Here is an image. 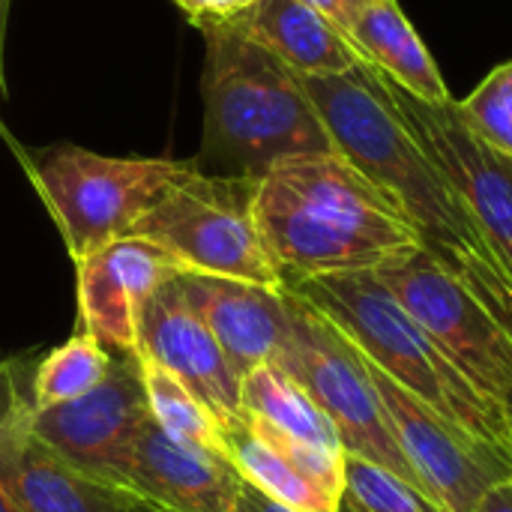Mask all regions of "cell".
<instances>
[{
	"label": "cell",
	"mask_w": 512,
	"mask_h": 512,
	"mask_svg": "<svg viewBox=\"0 0 512 512\" xmlns=\"http://www.w3.org/2000/svg\"><path fill=\"white\" fill-rule=\"evenodd\" d=\"M0 512H21L15 507V501H12L3 489H0Z\"/></svg>",
	"instance_id": "1f68e13d"
},
{
	"label": "cell",
	"mask_w": 512,
	"mask_h": 512,
	"mask_svg": "<svg viewBox=\"0 0 512 512\" xmlns=\"http://www.w3.org/2000/svg\"><path fill=\"white\" fill-rule=\"evenodd\" d=\"M234 512H294V510H288V507H282V504L270 501L267 495H261L258 489H252L249 483H243Z\"/></svg>",
	"instance_id": "83f0119b"
},
{
	"label": "cell",
	"mask_w": 512,
	"mask_h": 512,
	"mask_svg": "<svg viewBox=\"0 0 512 512\" xmlns=\"http://www.w3.org/2000/svg\"><path fill=\"white\" fill-rule=\"evenodd\" d=\"M288 300L291 330L273 366L288 372L330 417L345 453L375 462L408 480L414 489L426 492L393 435L363 354L330 318H324L291 288Z\"/></svg>",
	"instance_id": "52a82bcc"
},
{
	"label": "cell",
	"mask_w": 512,
	"mask_h": 512,
	"mask_svg": "<svg viewBox=\"0 0 512 512\" xmlns=\"http://www.w3.org/2000/svg\"><path fill=\"white\" fill-rule=\"evenodd\" d=\"M198 30L207 42L201 96L204 159L216 165L213 174L258 180L282 159L336 150L294 69L231 21Z\"/></svg>",
	"instance_id": "3957f363"
},
{
	"label": "cell",
	"mask_w": 512,
	"mask_h": 512,
	"mask_svg": "<svg viewBox=\"0 0 512 512\" xmlns=\"http://www.w3.org/2000/svg\"><path fill=\"white\" fill-rule=\"evenodd\" d=\"M174 3L198 27V24H207V21H231L240 12H246L255 0H174Z\"/></svg>",
	"instance_id": "484cf974"
},
{
	"label": "cell",
	"mask_w": 512,
	"mask_h": 512,
	"mask_svg": "<svg viewBox=\"0 0 512 512\" xmlns=\"http://www.w3.org/2000/svg\"><path fill=\"white\" fill-rule=\"evenodd\" d=\"M504 423H507V441H510V453H512V390L504 399Z\"/></svg>",
	"instance_id": "4dcf8cb0"
},
{
	"label": "cell",
	"mask_w": 512,
	"mask_h": 512,
	"mask_svg": "<svg viewBox=\"0 0 512 512\" xmlns=\"http://www.w3.org/2000/svg\"><path fill=\"white\" fill-rule=\"evenodd\" d=\"M33 402L18 393L0 420V489L21 512H129L135 498L63 459L30 426Z\"/></svg>",
	"instance_id": "4fadbf2b"
},
{
	"label": "cell",
	"mask_w": 512,
	"mask_h": 512,
	"mask_svg": "<svg viewBox=\"0 0 512 512\" xmlns=\"http://www.w3.org/2000/svg\"><path fill=\"white\" fill-rule=\"evenodd\" d=\"M84 333L117 354H135L138 312L177 273L180 261L144 237H120L75 264Z\"/></svg>",
	"instance_id": "5bb4252c"
},
{
	"label": "cell",
	"mask_w": 512,
	"mask_h": 512,
	"mask_svg": "<svg viewBox=\"0 0 512 512\" xmlns=\"http://www.w3.org/2000/svg\"><path fill=\"white\" fill-rule=\"evenodd\" d=\"M240 405H243V414L261 417L270 426L294 438H303L333 453H345L330 417L315 405V399L288 372H282L273 363L252 369L240 381Z\"/></svg>",
	"instance_id": "d6986e66"
},
{
	"label": "cell",
	"mask_w": 512,
	"mask_h": 512,
	"mask_svg": "<svg viewBox=\"0 0 512 512\" xmlns=\"http://www.w3.org/2000/svg\"><path fill=\"white\" fill-rule=\"evenodd\" d=\"M231 24L297 75H345L366 63L354 42L303 0H255Z\"/></svg>",
	"instance_id": "e0dca14e"
},
{
	"label": "cell",
	"mask_w": 512,
	"mask_h": 512,
	"mask_svg": "<svg viewBox=\"0 0 512 512\" xmlns=\"http://www.w3.org/2000/svg\"><path fill=\"white\" fill-rule=\"evenodd\" d=\"M132 237L162 246L183 270L285 288L258 219L255 180L204 171L198 162L144 213Z\"/></svg>",
	"instance_id": "8992f818"
},
{
	"label": "cell",
	"mask_w": 512,
	"mask_h": 512,
	"mask_svg": "<svg viewBox=\"0 0 512 512\" xmlns=\"http://www.w3.org/2000/svg\"><path fill=\"white\" fill-rule=\"evenodd\" d=\"M114 357L96 342L90 333H75L63 345H57L33 375V408H51L72 399H81L93 387H99L111 369Z\"/></svg>",
	"instance_id": "7402d4cb"
},
{
	"label": "cell",
	"mask_w": 512,
	"mask_h": 512,
	"mask_svg": "<svg viewBox=\"0 0 512 512\" xmlns=\"http://www.w3.org/2000/svg\"><path fill=\"white\" fill-rule=\"evenodd\" d=\"M225 447H228V459H231L234 471L240 474V480L249 483L252 489H258L261 495H267L270 501L294 512L342 510V501L315 489L282 456H276L264 441H258L249 432L246 417L234 432H225Z\"/></svg>",
	"instance_id": "ffe728a7"
},
{
	"label": "cell",
	"mask_w": 512,
	"mask_h": 512,
	"mask_svg": "<svg viewBox=\"0 0 512 512\" xmlns=\"http://www.w3.org/2000/svg\"><path fill=\"white\" fill-rule=\"evenodd\" d=\"M177 285L216 336L240 381L252 369L279 360L291 330L288 288H267L192 270L177 273Z\"/></svg>",
	"instance_id": "2e32d148"
},
{
	"label": "cell",
	"mask_w": 512,
	"mask_h": 512,
	"mask_svg": "<svg viewBox=\"0 0 512 512\" xmlns=\"http://www.w3.org/2000/svg\"><path fill=\"white\" fill-rule=\"evenodd\" d=\"M150 417L135 354H120L105 381L81 399L33 408V432L75 468L117 486L132 438ZM120 489V486H117Z\"/></svg>",
	"instance_id": "8fae6325"
},
{
	"label": "cell",
	"mask_w": 512,
	"mask_h": 512,
	"mask_svg": "<svg viewBox=\"0 0 512 512\" xmlns=\"http://www.w3.org/2000/svg\"><path fill=\"white\" fill-rule=\"evenodd\" d=\"M348 39L369 66L381 69L417 99L432 105L453 102L438 63L396 0H369L351 24Z\"/></svg>",
	"instance_id": "ac0fdd59"
},
{
	"label": "cell",
	"mask_w": 512,
	"mask_h": 512,
	"mask_svg": "<svg viewBox=\"0 0 512 512\" xmlns=\"http://www.w3.org/2000/svg\"><path fill=\"white\" fill-rule=\"evenodd\" d=\"M255 219L285 285L375 273L423 249L399 204L339 150L291 156L261 174Z\"/></svg>",
	"instance_id": "7a4b0ae2"
},
{
	"label": "cell",
	"mask_w": 512,
	"mask_h": 512,
	"mask_svg": "<svg viewBox=\"0 0 512 512\" xmlns=\"http://www.w3.org/2000/svg\"><path fill=\"white\" fill-rule=\"evenodd\" d=\"M246 426L258 441H264L276 456H282L315 489H321L324 495H330L336 501L345 498V453H333V450H324L303 438H294L252 414H246Z\"/></svg>",
	"instance_id": "cb8c5ba5"
},
{
	"label": "cell",
	"mask_w": 512,
	"mask_h": 512,
	"mask_svg": "<svg viewBox=\"0 0 512 512\" xmlns=\"http://www.w3.org/2000/svg\"><path fill=\"white\" fill-rule=\"evenodd\" d=\"M336 150L381 186L423 249L468 282L512 327V288L471 210L393 111L363 63L345 75H297Z\"/></svg>",
	"instance_id": "6da1fadb"
},
{
	"label": "cell",
	"mask_w": 512,
	"mask_h": 512,
	"mask_svg": "<svg viewBox=\"0 0 512 512\" xmlns=\"http://www.w3.org/2000/svg\"><path fill=\"white\" fill-rule=\"evenodd\" d=\"M339 512H366V510H363V507H357V504L345 495V498H342V510Z\"/></svg>",
	"instance_id": "d6a6232c"
},
{
	"label": "cell",
	"mask_w": 512,
	"mask_h": 512,
	"mask_svg": "<svg viewBox=\"0 0 512 512\" xmlns=\"http://www.w3.org/2000/svg\"><path fill=\"white\" fill-rule=\"evenodd\" d=\"M27 174L45 201L72 264L132 237L135 225L192 162L102 156L75 144L27 153Z\"/></svg>",
	"instance_id": "5b68a950"
},
{
	"label": "cell",
	"mask_w": 512,
	"mask_h": 512,
	"mask_svg": "<svg viewBox=\"0 0 512 512\" xmlns=\"http://www.w3.org/2000/svg\"><path fill=\"white\" fill-rule=\"evenodd\" d=\"M306 6H312L315 12H321L327 21H333L345 36L351 30V24L357 21L360 9L369 3V0H303Z\"/></svg>",
	"instance_id": "4316f807"
},
{
	"label": "cell",
	"mask_w": 512,
	"mask_h": 512,
	"mask_svg": "<svg viewBox=\"0 0 512 512\" xmlns=\"http://www.w3.org/2000/svg\"><path fill=\"white\" fill-rule=\"evenodd\" d=\"M330 318L354 348L411 396L465 429L468 435L510 453L504 408L486 399L432 336L405 312L393 291L372 273H330L285 285Z\"/></svg>",
	"instance_id": "277c9868"
},
{
	"label": "cell",
	"mask_w": 512,
	"mask_h": 512,
	"mask_svg": "<svg viewBox=\"0 0 512 512\" xmlns=\"http://www.w3.org/2000/svg\"><path fill=\"white\" fill-rule=\"evenodd\" d=\"M405 312L495 405L512 390V327L426 249L375 270Z\"/></svg>",
	"instance_id": "ba28073f"
},
{
	"label": "cell",
	"mask_w": 512,
	"mask_h": 512,
	"mask_svg": "<svg viewBox=\"0 0 512 512\" xmlns=\"http://www.w3.org/2000/svg\"><path fill=\"white\" fill-rule=\"evenodd\" d=\"M129 512H165V510H156V507H150V504H144V501H138V498H135V504H132V510Z\"/></svg>",
	"instance_id": "836d02e7"
},
{
	"label": "cell",
	"mask_w": 512,
	"mask_h": 512,
	"mask_svg": "<svg viewBox=\"0 0 512 512\" xmlns=\"http://www.w3.org/2000/svg\"><path fill=\"white\" fill-rule=\"evenodd\" d=\"M135 360L141 369L147 411L156 420V426L186 447L228 459L225 435H222L219 423L213 420V414L171 372H165L162 366H156L150 360H141V357H135Z\"/></svg>",
	"instance_id": "44dd1931"
},
{
	"label": "cell",
	"mask_w": 512,
	"mask_h": 512,
	"mask_svg": "<svg viewBox=\"0 0 512 512\" xmlns=\"http://www.w3.org/2000/svg\"><path fill=\"white\" fill-rule=\"evenodd\" d=\"M372 72L399 120L471 210L512 288V159L489 147L465 123L456 99L447 105H432L399 87L381 69L372 66Z\"/></svg>",
	"instance_id": "9c48e42d"
},
{
	"label": "cell",
	"mask_w": 512,
	"mask_h": 512,
	"mask_svg": "<svg viewBox=\"0 0 512 512\" xmlns=\"http://www.w3.org/2000/svg\"><path fill=\"white\" fill-rule=\"evenodd\" d=\"M474 512H512V477L501 480L498 486H492Z\"/></svg>",
	"instance_id": "f1b7e54d"
},
{
	"label": "cell",
	"mask_w": 512,
	"mask_h": 512,
	"mask_svg": "<svg viewBox=\"0 0 512 512\" xmlns=\"http://www.w3.org/2000/svg\"><path fill=\"white\" fill-rule=\"evenodd\" d=\"M366 366L408 465L441 510L474 512L492 486L512 477V453L468 435L378 366Z\"/></svg>",
	"instance_id": "30bf717a"
},
{
	"label": "cell",
	"mask_w": 512,
	"mask_h": 512,
	"mask_svg": "<svg viewBox=\"0 0 512 512\" xmlns=\"http://www.w3.org/2000/svg\"><path fill=\"white\" fill-rule=\"evenodd\" d=\"M465 123L498 153L512 159V60L495 66L468 99L456 102Z\"/></svg>",
	"instance_id": "d4e9b609"
},
{
	"label": "cell",
	"mask_w": 512,
	"mask_h": 512,
	"mask_svg": "<svg viewBox=\"0 0 512 512\" xmlns=\"http://www.w3.org/2000/svg\"><path fill=\"white\" fill-rule=\"evenodd\" d=\"M117 486L165 512H234L243 480L231 459L174 441L147 417L132 438Z\"/></svg>",
	"instance_id": "9a60e30c"
},
{
	"label": "cell",
	"mask_w": 512,
	"mask_h": 512,
	"mask_svg": "<svg viewBox=\"0 0 512 512\" xmlns=\"http://www.w3.org/2000/svg\"><path fill=\"white\" fill-rule=\"evenodd\" d=\"M345 495L366 512H444L399 474L345 453Z\"/></svg>",
	"instance_id": "603a6c76"
},
{
	"label": "cell",
	"mask_w": 512,
	"mask_h": 512,
	"mask_svg": "<svg viewBox=\"0 0 512 512\" xmlns=\"http://www.w3.org/2000/svg\"><path fill=\"white\" fill-rule=\"evenodd\" d=\"M12 0H0V93H6V27Z\"/></svg>",
	"instance_id": "f546056e"
},
{
	"label": "cell",
	"mask_w": 512,
	"mask_h": 512,
	"mask_svg": "<svg viewBox=\"0 0 512 512\" xmlns=\"http://www.w3.org/2000/svg\"><path fill=\"white\" fill-rule=\"evenodd\" d=\"M135 357L171 372L219 423L222 435L243 423L240 378L216 336L183 297L177 276L165 282L138 312Z\"/></svg>",
	"instance_id": "7c38bea8"
}]
</instances>
